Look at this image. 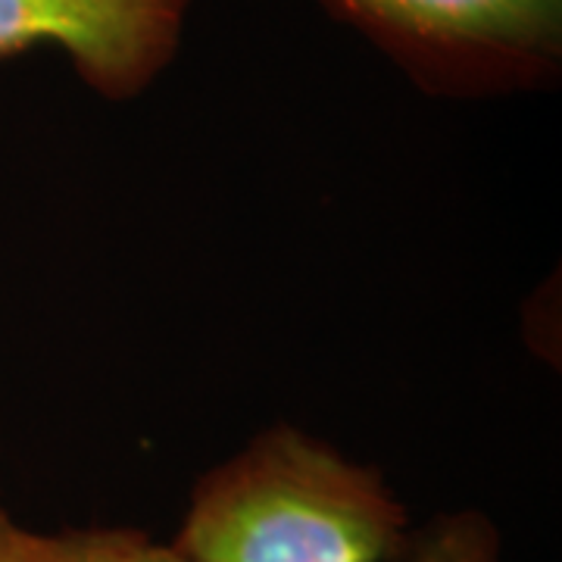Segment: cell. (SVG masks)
I'll list each match as a JSON object with an SVG mask.
<instances>
[{"instance_id":"cell-5","label":"cell","mask_w":562,"mask_h":562,"mask_svg":"<svg viewBox=\"0 0 562 562\" xmlns=\"http://www.w3.org/2000/svg\"><path fill=\"white\" fill-rule=\"evenodd\" d=\"M72 562H194L179 547L147 538L135 528H79L63 531Z\"/></svg>"},{"instance_id":"cell-1","label":"cell","mask_w":562,"mask_h":562,"mask_svg":"<svg viewBox=\"0 0 562 562\" xmlns=\"http://www.w3.org/2000/svg\"><path fill=\"white\" fill-rule=\"evenodd\" d=\"M172 547L194 562H387L406 509L375 469L279 425L203 475Z\"/></svg>"},{"instance_id":"cell-4","label":"cell","mask_w":562,"mask_h":562,"mask_svg":"<svg viewBox=\"0 0 562 562\" xmlns=\"http://www.w3.org/2000/svg\"><path fill=\"white\" fill-rule=\"evenodd\" d=\"M403 562H501L497 528L479 513H460L428 525L401 550Z\"/></svg>"},{"instance_id":"cell-6","label":"cell","mask_w":562,"mask_h":562,"mask_svg":"<svg viewBox=\"0 0 562 562\" xmlns=\"http://www.w3.org/2000/svg\"><path fill=\"white\" fill-rule=\"evenodd\" d=\"M0 562H72L63 535L32 531L0 506Z\"/></svg>"},{"instance_id":"cell-2","label":"cell","mask_w":562,"mask_h":562,"mask_svg":"<svg viewBox=\"0 0 562 562\" xmlns=\"http://www.w3.org/2000/svg\"><path fill=\"white\" fill-rule=\"evenodd\" d=\"M419 88L491 98L560 72L562 0H319Z\"/></svg>"},{"instance_id":"cell-3","label":"cell","mask_w":562,"mask_h":562,"mask_svg":"<svg viewBox=\"0 0 562 562\" xmlns=\"http://www.w3.org/2000/svg\"><path fill=\"white\" fill-rule=\"evenodd\" d=\"M188 0H0V57L50 44L101 98L132 101L176 60Z\"/></svg>"}]
</instances>
